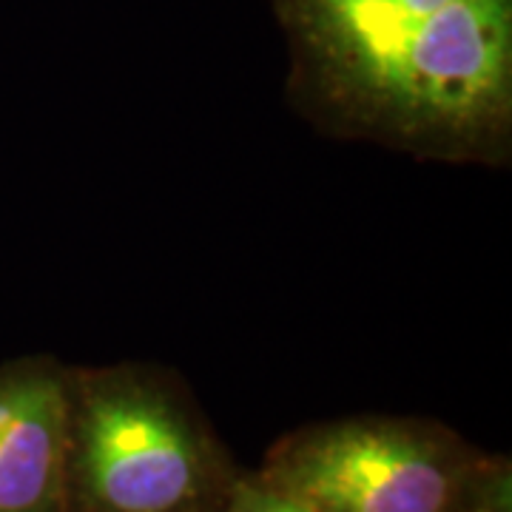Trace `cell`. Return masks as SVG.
<instances>
[{
    "instance_id": "obj_1",
    "label": "cell",
    "mask_w": 512,
    "mask_h": 512,
    "mask_svg": "<svg viewBox=\"0 0 512 512\" xmlns=\"http://www.w3.org/2000/svg\"><path fill=\"white\" fill-rule=\"evenodd\" d=\"M322 134L416 160L512 157V0H268Z\"/></svg>"
},
{
    "instance_id": "obj_2",
    "label": "cell",
    "mask_w": 512,
    "mask_h": 512,
    "mask_svg": "<svg viewBox=\"0 0 512 512\" xmlns=\"http://www.w3.org/2000/svg\"><path fill=\"white\" fill-rule=\"evenodd\" d=\"M237 476L168 367H72L69 512H222Z\"/></svg>"
},
{
    "instance_id": "obj_3",
    "label": "cell",
    "mask_w": 512,
    "mask_h": 512,
    "mask_svg": "<svg viewBox=\"0 0 512 512\" xmlns=\"http://www.w3.org/2000/svg\"><path fill=\"white\" fill-rule=\"evenodd\" d=\"M481 458L439 421L350 416L282 436L256 473L313 512H467Z\"/></svg>"
},
{
    "instance_id": "obj_4",
    "label": "cell",
    "mask_w": 512,
    "mask_h": 512,
    "mask_svg": "<svg viewBox=\"0 0 512 512\" xmlns=\"http://www.w3.org/2000/svg\"><path fill=\"white\" fill-rule=\"evenodd\" d=\"M72 365L49 353L0 365V512H69Z\"/></svg>"
},
{
    "instance_id": "obj_5",
    "label": "cell",
    "mask_w": 512,
    "mask_h": 512,
    "mask_svg": "<svg viewBox=\"0 0 512 512\" xmlns=\"http://www.w3.org/2000/svg\"><path fill=\"white\" fill-rule=\"evenodd\" d=\"M222 512H313L259 473H239Z\"/></svg>"
},
{
    "instance_id": "obj_6",
    "label": "cell",
    "mask_w": 512,
    "mask_h": 512,
    "mask_svg": "<svg viewBox=\"0 0 512 512\" xmlns=\"http://www.w3.org/2000/svg\"><path fill=\"white\" fill-rule=\"evenodd\" d=\"M467 512H512V464L507 456L484 453Z\"/></svg>"
}]
</instances>
